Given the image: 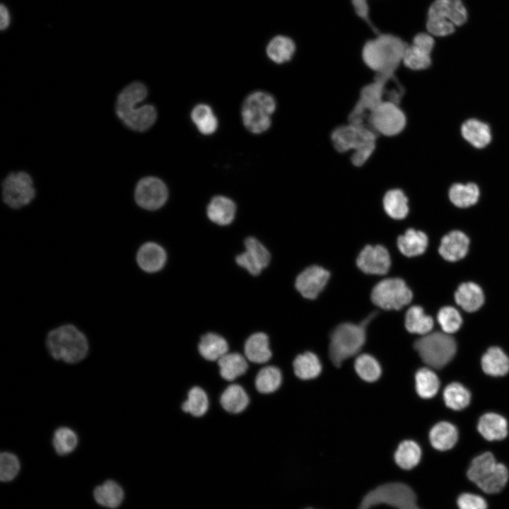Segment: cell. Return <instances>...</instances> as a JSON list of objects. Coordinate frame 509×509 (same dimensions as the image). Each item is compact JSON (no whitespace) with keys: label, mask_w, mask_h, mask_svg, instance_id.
Masks as SVG:
<instances>
[{"label":"cell","mask_w":509,"mask_h":509,"mask_svg":"<svg viewBox=\"0 0 509 509\" xmlns=\"http://www.w3.org/2000/svg\"><path fill=\"white\" fill-rule=\"evenodd\" d=\"M148 94L146 85L139 80L127 83L117 93L113 112L127 130L136 134L144 133L156 123L158 118L156 107L151 103H143Z\"/></svg>","instance_id":"obj_1"},{"label":"cell","mask_w":509,"mask_h":509,"mask_svg":"<svg viewBox=\"0 0 509 509\" xmlns=\"http://www.w3.org/2000/svg\"><path fill=\"white\" fill-rule=\"evenodd\" d=\"M407 47L406 43L398 36L378 34L364 45L362 58L364 63L378 74L393 76L402 62Z\"/></svg>","instance_id":"obj_2"},{"label":"cell","mask_w":509,"mask_h":509,"mask_svg":"<svg viewBox=\"0 0 509 509\" xmlns=\"http://www.w3.org/2000/svg\"><path fill=\"white\" fill-rule=\"evenodd\" d=\"M46 346L53 358L67 363L82 361L89 350L87 337L72 324H62L51 329L46 337Z\"/></svg>","instance_id":"obj_3"},{"label":"cell","mask_w":509,"mask_h":509,"mask_svg":"<svg viewBox=\"0 0 509 509\" xmlns=\"http://www.w3.org/2000/svg\"><path fill=\"white\" fill-rule=\"evenodd\" d=\"M331 139L334 148L341 153L353 150L351 163L361 166L368 160L375 147V131L364 125L350 124L336 128Z\"/></svg>","instance_id":"obj_4"},{"label":"cell","mask_w":509,"mask_h":509,"mask_svg":"<svg viewBox=\"0 0 509 509\" xmlns=\"http://www.w3.org/2000/svg\"><path fill=\"white\" fill-rule=\"evenodd\" d=\"M375 316H368L360 324L342 323L338 325L330 336L329 355L332 363L340 367L349 358L358 353L366 338V326Z\"/></svg>","instance_id":"obj_5"},{"label":"cell","mask_w":509,"mask_h":509,"mask_svg":"<svg viewBox=\"0 0 509 509\" xmlns=\"http://www.w3.org/2000/svg\"><path fill=\"white\" fill-rule=\"evenodd\" d=\"M467 19V9L461 0H435L428 11L426 28L432 35L445 37Z\"/></svg>","instance_id":"obj_6"},{"label":"cell","mask_w":509,"mask_h":509,"mask_svg":"<svg viewBox=\"0 0 509 509\" xmlns=\"http://www.w3.org/2000/svg\"><path fill=\"white\" fill-rule=\"evenodd\" d=\"M33 176L27 170L7 172L1 182V197L10 209L18 210L32 204L37 197Z\"/></svg>","instance_id":"obj_7"},{"label":"cell","mask_w":509,"mask_h":509,"mask_svg":"<svg viewBox=\"0 0 509 509\" xmlns=\"http://www.w3.org/2000/svg\"><path fill=\"white\" fill-rule=\"evenodd\" d=\"M414 349L428 366L441 368L454 357L457 345L447 333L434 332L423 335L414 343Z\"/></svg>","instance_id":"obj_8"},{"label":"cell","mask_w":509,"mask_h":509,"mask_svg":"<svg viewBox=\"0 0 509 509\" xmlns=\"http://www.w3.org/2000/svg\"><path fill=\"white\" fill-rule=\"evenodd\" d=\"M276 101L273 96L263 91L249 95L242 107L245 127L252 133L261 134L271 126V115L275 111Z\"/></svg>","instance_id":"obj_9"},{"label":"cell","mask_w":509,"mask_h":509,"mask_svg":"<svg viewBox=\"0 0 509 509\" xmlns=\"http://www.w3.org/2000/svg\"><path fill=\"white\" fill-rule=\"evenodd\" d=\"M412 296L411 291L399 278L380 281L371 293L373 303L385 310H399L411 302Z\"/></svg>","instance_id":"obj_10"},{"label":"cell","mask_w":509,"mask_h":509,"mask_svg":"<svg viewBox=\"0 0 509 509\" xmlns=\"http://www.w3.org/2000/svg\"><path fill=\"white\" fill-rule=\"evenodd\" d=\"M393 76L377 74L375 81L365 86L361 97L349 115V123L355 125H364L365 117L369 115L383 101L386 93L387 83Z\"/></svg>","instance_id":"obj_11"},{"label":"cell","mask_w":509,"mask_h":509,"mask_svg":"<svg viewBox=\"0 0 509 509\" xmlns=\"http://www.w3.org/2000/svg\"><path fill=\"white\" fill-rule=\"evenodd\" d=\"M168 197L165 182L158 177L147 175L136 182L133 189V199L141 209L155 211L161 208Z\"/></svg>","instance_id":"obj_12"},{"label":"cell","mask_w":509,"mask_h":509,"mask_svg":"<svg viewBox=\"0 0 509 509\" xmlns=\"http://www.w3.org/2000/svg\"><path fill=\"white\" fill-rule=\"evenodd\" d=\"M368 122L374 131L392 136L404 129L406 119L397 103L385 100L369 115Z\"/></svg>","instance_id":"obj_13"},{"label":"cell","mask_w":509,"mask_h":509,"mask_svg":"<svg viewBox=\"0 0 509 509\" xmlns=\"http://www.w3.org/2000/svg\"><path fill=\"white\" fill-rule=\"evenodd\" d=\"M245 251L236 256L237 264L252 275L256 276L267 267L270 254L267 248L255 238L249 237L245 240Z\"/></svg>","instance_id":"obj_14"},{"label":"cell","mask_w":509,"mask_h":509,"mask_svg":"<svg viewBox=\"0 0 509 509\" xmlns=\"http://www.w3.org/2000/svg\"><path fill=\"white\" fill-rule=\"evenodd\" d=\"M356 263L359 269L366 274H385L391 264L387 250L382 245H367L360 252Z\"/></svg>","instance_id":"obj_15"},{"label":"cell","mask_w":509,"mask_h":509,"mask_svg":"<svg viewBox=\"0 0 509 509\" xmlns=\"http://www.w3.org/2000/svg\"><path fill=\"white\" fill-rule=\"evenodd\" d=\"M329 278V272L319 266H311L296 278V287L306 298L315 299L323 290Z\"/></svg>","instance_id":"obj_16"},{"label":"cell","mask_w":509,"mask_h":509,"mask_svg":"<svg viewBox=\"0 0 509 509\" xmlns=\"http://www.w3.org/2000/svg\"><path fill=\"white\" fill-rule=\"evenodd\" d=\"M167 255L165 250L154 242H146L138 248L136 262L138 267L146 273H155L162 269Z\"/></svg>","instance_id":"obj_17"},{"label":"cell","mask_w":509,"mask_h":509,"mask_svg":"<svg viewBox=\"0 0 509 509\" xmlns=\"http://www.w3.org/2000/svg\"><path fill=\"white\" fill-rule=\"evenodd\" d=\"M243 350L245 358L253 363H266L272 356L269 337L262 332L250 335L245 341Z\"/></svg>","instance_id":"obj_18"},{"label":"cell","mask_w":509,"mask_h":509,"mask_svg":"<svg viewBox=\"0 0 509 509\" xmlns=\"http://www.w3.org/2000/svg\"><path fill=\"white\" fill-rule=\"evenodd\" d=\"M469 245V240L463 232L453 230L442 238L438 250L445 260L455 262L467 255Z\"/></svg>","instance_id":"obj_19"},{"label":"cell","mask_w":509,"mask_h":509,"mask_svg":"<svg viewBox=\"0 0 509 509\" xmlns=\"http://www.w3.org/2000/svg\"><path fill=\"white\" fill-rule=\"evenodd\" d=\"M228 350L229 345L226 339L214 332L201 335L197 344L199 354L207 361H218Z\"/></svg>","instance_id":"obj_20"},{"label":"cell","mask_w":509,"mask_h":509,"mask_svg":"<svg viewBox=\"0 0 509 509\" xmlns=\"http://www.w3.org/2000/svg\"><path fill=\"white\" fill-rule=\"evenodd\" d=\"M219 403L225 411L238 414L248 407L250 397L242 385L230 384L221 392Z\"/></svg>","instance_id":"obj_21"},{"label":"cell","mask_w":509,"mask_h":509,"mask_svg":"<svg viewBox=\"0 0 509 509\" xmlns=\"http://www.w3.org/2000/svg\"><path fill=\"white\" fill-rule=\"evenodd\" d=\"M220 377L233 382L243 375L248 370L247 359L238 352H228L217 361Z\"/></svg>","instance_id":"obj_22"},{"label":"cell","mask_w":509,"mask_h":509,"mask_svg":"<svg viewBox=\"0 0 509 509\" xmlns=\"http://www.w3.org/2000/svg\"><path fill=\"white\" fill-rule=\"evenodd\" d=\"M462 137L477 148L486 147L491 141L490 127L477 119H469L461 126Z\"/></svg>","instance_id":"obj_23"},{"label":"cell","mask_w":509,"mask_h":509,"mask_svg":"<svg viewBox=\"0 0 509 509\" xmlns=\"http://www.w3.org/2000/svg\"><path fill=\"white\" fill-rule=\"evenodd\" d=\"M455 302L467 312L479 310L484 303V296L481 287L475 283L460 284L455 293Z\"/></svg>","instance_id":"obj_24"},{"label":"cell","mask_w":509,"mask_h":509,"mask_svg":"<svg viewBox=\"0 0 509 509\" xmlns=\"http://www.w3.org/2000/svg\"><path fill=\"white\" fill-rule=\"evenodd\" d=\"M477 428L488 440H498L508 435V423L502 416L495 413L484 414L479 421Z\"/></svg>","instance_id":"obj_25"},{"label":"cell","mask_w":509,"mask_h":509,"mask_svg":"<svg viewBox=\"0 0 509 509\" xmlns=\"http://www.w3.org/2000/svg\"><path fill=\"white\" fill-rule=\"evenodd\" d=\"M235 211V204L230 199L223 196H216L209 204L206 213L212 222L226 226L233 221Z\"/></svg>","instance_id":"obj_26"},{"label":"cell","mask_w":509,"mask_h":509,"mask_svg":"<svg viewBox=\"0 0 509 509\" xmlns=\"http://www.w3.org/2000/svg\"><path fill=\"white\" fill-rule=\"evenodd\" d=\"M429 438L434 448L445 451L454 447L458 439V431L453 424L442 421L431 428Z\"/></svg>","instance_id":"obj_27"},{"label":"cell","mask_w":509,"mask_h":509,"mask_svg":"<svg viewBox=\"0 0 509 509\" xmlns=\"http://www.w3.org/2000/svg\"><path fill=\"white\" fill-rule=\"evenodd\" d=\"M428 245V237L422 231L409 229L397 239V246L405 256L414 257L423 254Z\"/></svg>","instance_id":"obj_28"},{"label":"cell","mask_w":509,"mask_h":509,"mask_svg":"<svg viewBox=\"0 0 509 509\" xmlns=\"http://www.w3.org/2000/svg\"><path fill=\"white\" fill-rule=\"evenodd\" d=\"M481 366L487 375L503 376L509 371V358L501 349L491 347L484 354Z\"/></svg>","instance_id":"obj_29"},{"label":"cell","mask_w":509,"mask_h":509,"mask_svg":"<svg viewBox=\"0 0 509 509\" xmlns=\"http://www.w3.org/2000/svg\"><path fill=\"white\" fill-rule=\"evenodd\" d=\"M209 408V399L205 390L199 386L192 387L187 392V399L182 403L184 413L198 418L206 414Z\"/></svg>","instance_id":"obj_30"},{"label":"cell","mask_w":509,"mask_h":509,"mask_svg":"<svg viewBox=\"0 0 509 509\" xmlns=\"http://www.w3.org/2000/svg\"><path fill=\"white\" fill-rule=\"evenodd\" d=\"M282 374L279 368L267 365L257 372L255 378L256 390L262 394H268L276 392L281 385Z\"/></svg>","instance_id":"obj_31"},{"label":"cell","mask_w":509,"mask_h":509,"mask_svg":"<svg viewBox=\"0 0 509 509\" xmlns=\"http://www.w3.org/2000/svg\"><path fill=\"white\" fill-rule=\"evenodd\" d=\"M293 366L295 375L302 380L315 378L322 370L317 356L310 351L298 355L293 361Z\"/></svg>","instance_id":"obj_32"},{"label":"cell","mask_w":509,"mask_h":509,"mask_svg":"<svg viewBox=\"0 0 509 509\" xmlns=\"http://www.w3.org/2000/svg\"><path fill=\"white\" fill-rule=\"evenodd\" d=\"M94 498L100 505L116 508L122 502L124 491L122 487L114 481H107L95 488L93 492Z\"/></svg>","instance_id":"obj_33"},{"label":"cell","mask_w":509,"mask_h":509,"mask_svg":"<svg viewBox=\"0 0 509 509\" xmlns=\"http://www.w3.org/2000/svg\"><path fill=\"white\" fill-rule=\"evenodd\" d=\"M479 189L472 182L467 184L455 183L449 189L451 202L458 207H468L475 204L479 198Z\"/></svg>","instance_id":"obj_34"},{"label":"cell","mask_w":509,"mask_h":509,"mask_svg":"<svg viewBox=\"0 0 509 509\" xmlns=\"http://www.w3.org/2000/svg\"><path fill=\"white\" fill-rule=\"evenodd\" d=\"M405 327L411 333L419 334H428L433 327V318L425 314L420 306H412L405 315Z\"/></svg>","instance_id":"obj_35"},{"label":"cell","mask_w":509,"mask_h":509,"mask_svg":"<svg viewBox=\"0 0 509 509\" xmlns=\"http://www.w3.org/2000/svg\"><path fill=\"white\" fill-rule=\"evenodd\" d=\"M296 50L294 42L289 37L278 35L268 44L267 54L269 58L277 64L289 61Z\"/></svg>","instance_id":"obj_36"},{"label":"cell","mask_w":509,"mask_h":509,"mask_svg":"<svg viewBox=\"0 0 509 509\" xmlns=\"http://www.w3.org/2000/svg\"><path fill=\"white\" fill-rule=\"evenodd\" d=\"M421 457L419 445L413 440H404L399 445L394 458L400 468L411 469L419 464Z\"/></svg>","instance_id":"obj_37"},{"label":"cell","mask_w":509,"mask_h":509,"mask_svg":"<svg viewBox=\"0 0 509 509\" xmlns=\"http://www.w3.org/2000/svg\"><path fill=\"white\" fill-rule=\"evenodd\" d=\"M383 205L386 213L394 219H402L409 212L407 197L400 189L388 191L384 197Z\"/></svg>","instance_id":"obj_38"},{"label":"cell","mask_w":509,"mask_h":509,"mask_svg":"<svg viewBox=\"0 0 509 509\" xmlns=\"http://www.w3.org/2000/svg\"><path fill=\"white\" fill-rule=\"evenodd\" d=\"M416 390L423 399L434 397L440 387V381L436 374L429 368L419 369L415 375Z\"/></svg>","instance_id":"obj_39"},{"label":"cell","mask_w":509,"mask_h":509,"mask_svg":"<svg viewBox=\"0 0 509 509\" xmlns=\"http://www.w3.org/2000/svg\"><path fill=\"white\" fill-rule=\"evenodd\" d=\"M192 120L200 133L210 135L215 132L218 121L211 108L205 104L197 105L191 113Z\"/></svg>","instance_id":"obj_40"},{"label":"cell","mask_w":509,"mask_h":509,"mask_svg":"<svg viewBox=\"0 0 509 509\" xmlns=\"http://www.w3.org/2000/svg\"><path fill=\"white\" fill-rule=\"evenodd\" d=\"M508 479V469L504 464L497 463L493 469L476 485L487 493H496L503 488Z\"/></svg>","instance_id":"obj_41"},{"label":"cell","mask_w":509,"mask_h":509,"mask_svg":"<svg viewBox=\"0 0 509 509\" xmlns=\"http://www.w3.org/2000/svg\"><path fill=\"white\" fill-rule=\"evenodd\" d=\"M78 438L76 433L66 426L57 428L52 437V445L59 455H66L72 452L76 447Z\"/></svg>","instance_id":"obj_42"},{"label":"cell","mask_w":509,"mask_h":509,"mask_svg":"<svg viewBox=\"0 0 509 509\" xmlns=\"http://www.w3.org/2000/svg\"><path fill=\"white\" fill-rule=\"evenodd\" d=\"M496 464L492 453L486 452L472 461L467 470V477L476 484L493 469Z\"/></svg>","instance_id":"obj_43"},{"label":"cell","mask_w":509,"mask_h":509,"mask_svg":"<svg viewBox=\"0 0 509 509\" xmlns=\"http://www.w3.org/2000/svg\"><path fill=\"white\" fill-rule=\"evenodd\" d=\"M471 395L467 389L458 382L449 384L443 391L446 406L453 410H461L470 402Z\"/></svg>","instance_id":"obj_44"},{"label":"cell","mask_w":509,"mask_h":509,"mask_svg":"<svg viewBox=\"0 0 509 509\" xmlns=\"http://www.w3.org/2000/svg\"><path fill=\"white\" fill-rule=\"evenodd\" d=\"M354 368L360 378L367 382L376 381L381 375L379 363L373 356L367 353L356 358Z\"/></svg>","instance_id":"obj_45"},{"label":"cell","mask_w":509,"mask_h":509,"mask_svg":"<svg viewBox=\"0 0 509 509\" xmlns=\"http://www.w3.org/2000/svg\"><path fill=\"white\" fill-rule=\"evenodd\" d=\"M402 62L410 69L423 70L429 67L431 64V54L417 49L412 45H408Z\"/></svg>","instance_id":"obj_46"},{"label":"cell","mask_w":509,"mask_h":509,"mask_svg":"<svg viewBox=\"0 0 509 509\" xmlns=\"http://www.w3.org/2000/svg\"><path fill=\"white\" fill-rule=\"evenodd\" d=\"M437 318L443 331L447 334L457 332L462 323L460 312L451 306L442 308L438 313Z\"/></svg>","instance_id":"obj_47"},{"label":"cell","mask_w":509,"mask_h":509,"mask_svg":"<svg viewBox=\"0 0 509 509\" xmlns=\"http://www.w3.org/2000/svg\"><path fill=\"white\" fill-rule=\"evenodd\" d=\"M20 470V462L13 453L3 452L0 455V479L1 481L13 480Z\"/></svg>","instance_id":"obj_48"},{"label":"cell","mask_w":509,"mask_h":509,"mask_svg":"<svg viewBox=\"0 0 509 509\" xmlns=\"http://www.w3.org/2000/svg\"><path fill=\"white\" fill-rule=\"evenodd\" d=\"M457 505L460 509H486L487 503L481 496L463 493L457 499Z\"/></svg>","instance_id":"obj_49"},{"label":"cell","mask_w":509,"mask_h":509,"mask_svg":"<svg viewBox=\"0 0 509 509\" xmlns=\"http://www.w3.org/2000/svg\"><path fill=\"white\" fill-rule=\"evenodd\" d=\"M351 4L356 15L366 23L373 31H377L376 27L370 18L368 0H351Z\"/></svg>","instance_id":"obj_50"},{"label":"cell","mask_w":509,"mask_h":509,"mask_svg":"<svg viewBox=\"0 0 509 509\" xmlns=\"http://www.w3.org/2000/svg\"><path fill=\"white\" fill-rule=\"evenodd\" d=\"M435 45L434 39L430 33H420L413 39L412 45L417 49L431 54Z\"/></svg>","instance_id":"obj_51"},{"label":"cell","mask_w":509,"mask_h":509,"mask_svg":"<svg viewBox=\"0 0 509 509\" xmlns=\"http://www.w3.org/2000/svg\"><path fill=\"white\" fill-rule=\"evenodd\" d=\"M10 16L7 8L3 4L0 6V28L5 30L9 25Z\"/></svg>","instance_id":"obj_52"},{"label":"cell","mask_w":509,"mask_h":509,"mask_svg":"<svg viewBox=\"0 0 509 509\" xmlns=\"http://www.w3.org/2000/svg\"><path fill=\"white\" fill-rule=\"evenodd\" d=\"M306 509H311V508H306Z\"/></svg>","instance_id":"obj_53"}]
</instances>
